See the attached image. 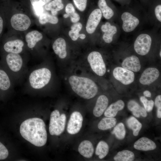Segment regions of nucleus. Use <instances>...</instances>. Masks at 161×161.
Here are the masks:
<instances>
[{
  "mask_svg": "<svg viewBox=\"0 0 161 161\" xmlns=\"http://www.w3.org/2000/svg\"><path fill=\"white\" fill-rule=\"evenodd\" d=\"M0 64L15 85L21 83L28 70V59L22 54L1 52Z\"/></svg>",
  "mask_w": 161,
  "mask_h": 161,
  "instance_id": "nucleus-1",
  "label": "nucleus"
},
{
  "mask_svg": "<svg viewBox=\"0 0 161 161\" xmlns=\"http://www.w3.org/2000/svg\"><path fill=\"white\" fill-rule=\"evenodd\" d=\"M41 63L28 70L23 88L25 92L38 93L47 88L52 80L50 68Z\"/></svg>",
  "mask_w": 161,
  "mask_h": 161,
  "instance_id": "nucleus-2",
  "label": "nucleus"
},
{
  "mask_svg": "<svg viewBox=\"0 0 161 161\" xmlns=\"http://www.w3.org/2000/svg\"><path fill=\"white\" fill-rule=\"evenodd\" d=\"M20 132L25 140L35 146L41 147L46 143V125L41 118L34 117L25 120L20 126Z\"/></svg>",
  "mask_w": 161,
  "mask_h": 161,
  "instance_id": "nucleus-3",
  "label": "nucleus"
},
{
  "mask_svg": "<svg viewBox=\"0 0 161 161\" xmlns=\"http://www.w3.org/2000/svg\"><path fill=\"white\" fill-rule=\"evenodd\" d=\"M68 80L72 90L84 99L92 98L98 92L97 84L89 78L72 75L69 77Z\"/></svg>",
  "mask_w": 161,
  "mask_h": 161,
  "instance_id": "nucleus-4",
  "label": "nucleus"
},
{
  "mask_svg": "<svg viewBox=\"0 0 161 161\" xmlns=\"http://www.w3.org/2000/svg\"><path fill=\"white\" fill-rule=\"evenodd\" d=\"M66 116L64 113L60 114L59 111L55 110L51 113L49 131L52 135L58 136L64 131L66 123Z\"/></svg>",
  "mask_w": 161,
  "mask_h": 161,
  "instance_id": "nucleus-5",
  "label": "nucleus"
},
{
  "mask_svg": "<svg viewBox=\"0 0 161 161\" xmlns=\"http://www.w3.org/2000/svg\"><path fill=\"white\" fill-rule=\"evenodd\" d=\"M87 60L92 71L99 76H103L106 71V66L101 54L94 51L88 55Z\"/></svg>",
  "mask_w": 161,
  "mask_h": 161,
  "instance_id": "nucleus-6",
  "label": "nucleus"
},
{
  "mask_svg": "<svg viewBox=\"0 0 161 161\" xmlns=\"http://www.w3.org/2000/svg\"><path fill=\"white\" fill-rule=\"evenodd\" d=\"M27 49L24 41L20 39L5 40L0 44L1 52L22 54Z\"/></svg>",
  "mask_w": 161,
  "mask_h": 161,
  "instance_id": "nucleus-7",
  "label": "nucleus"
},
{
  "mask_svg": "<svg viewBox=\"0 0 161 161\" xmlns=\"http://www.w3.org/2000/svg\"><path fill=\"white\" fill-rule=\"evenodd\" d=\"M43 37L42 34L37 30L28 32L25 36L27 49L36 57L39 52L38 43L42 40Z\"/></svg>",
  "mask_w": 161,
  "mask_h": 161,
  "instance_id": "nucleus-8",
  "label": "nucleus"
},
{
  "mask_svg": "<svg viewBox=\"0 0 161 161\" xmlns=\"http://www.w3.org/2000/svg\"><path fill=\"white\" fill-rule=\"evenodd\" d=\"M152 43L151 37L146 34H141L136 38L134 43L136 52L141 55L147 54L150 51Z\"/></svg>",
  "mask_w": 161,
  "mask_h": 161,
  "instance_id": "nucleus-9",
  "label": "nucleus"
},
{
  "mask_svg": "<svg viewBox=\"0 0 161 161\" xmlns=\"http://www.w3.org/2000/svg\"><path fill=\"white\" fill-rule=\"evenodd\" d=\"M10 22L13 28L20 31L27 30L31 24V21L29 16L22 13H17L13 15Z\"/></svg>",
  "mask_w": 161,
  "mask_h": 161,
  "instance_id": "nucleus-10",
  "label": "nucleus"
},
{
  "mask_svg": "<svg viewBox=\"0 0 161 161\" xmlns=\"http://www.w3.org/2000/svg\"><path fill=\"white\" fill-rule=\"evenodd\" d=\"M114 78L123 84L127 85L132 83L134 80L133 72L123 67H117L113 71Z\"/></svg>",
  "mask_w": 161,
  "mask_h": 161,
  "instance_id": "nucleus-11",
  "label": "nucleus"
},
{
  "mask_svg": "<svg viewBox=\"0 0 161 161\" xmlns=\"http://www.w3.org/2000/svg\"><path fill=\"white\" fill-rule=\"evenodd\" d=\"M83 117L81 114L78 111L73 112L68 121L67 131L71 134H75L80 130L82 125Z\"/></svg>",
  "mask_w": 161,
  "mask_h": 161,
  "instance_id": "nucleus-12",
  "label": "nucleus"
},
{
  "mask_svg": "<svg viewBox=\"0 0 161 161\" xmlns=\"http://www.w3.org/2000/svg\"><path fill=\"white\" fill-rule=\"evenodd\" d=\"M15 85L10 77L0 64V91L1 94L13 91Z\"/></svg>",
  "mask_w": 161,
  "mask_h": 161,
  "instance_id": "nucleus-13",
  "label": "nucleus"
},
{
  "mask_svg": "<svg viewBox=\"0 0 161 161\" xmlns=\"http://www.w3.org/2000/svg\"><path fill=\"white\" fill-rule=\"evenodd\" d=\"M121 19L123 22V29L126 32L133 31L138 26L140 22L137 18L128 12H124L122 14Z\"/></svg>",
  "mask_w": 161,
  "mask_h": 161,
  "instance_id": "nucleus-14",
  "label": "nucleus"
},
{
  "mask_svg": "<svg viewBox=\"0 0 161 161\" xmlns=\"http://www.w3.org/2000/svg\"><path fill=\"white\" fill-rule=\"evenodd\" d=\"M102 16V13L99 9H95L91 12L86 26L87 33L92 34L94 32L101 20Z\"/></svg>",
  "mask_w": 161,
  "mask_h": 161,
  "instance_id": "nucleus-15",
  "label": "nucleus"
},
{
  "mask_svg": "<svg viewBox=\"0 0 161 161\" xmlns=\"http://www.w3.org/2000/svg\"><path fill=\"white\" fill-rule=\"evenodd\" d=\"M159 75L160 72L157 68L149 67L143 71L140 78L139 81L142 84L149 85L157 80Z\"/></svg>",
  "mask_w": 161,
  "mask_h": 161,
  "instance_id": "nucleus-16",
  "label": "nucleus"
},
{
  "mask_svg": "<svg viewBox=\"0 0 161 161\" xmlns=\"http://www.w3.org/2000/svg\"><path fill=\"white\" fill-rule=\"evenodd\" d=\"M123 68L132 71L138 72L140 69V61L137 56L132 55L126 57L122 63Z\"/></svg>",
  "mask_w": 161,
  "mask_h": 161,
  "instance_id": "nucleus-17",
  "label": "nucleus"
},
{
  "mask_svg": "<svg viewBox=\"0 0 161 161\" xmlns=\"http://www.w3.org/2000/svg\"><path fill=\"white\" fill-rule=\"evenodd\" d=\"M55 53L61 59L65 58L67 56L66 44L65 40L61 38L56 39L52 45Z\"/></svg>",
  "mask_w": 161,
  "mask_h": 161,
  "instance_id": "nucleus-18",
  "label": "nucleus"
},
{
  "mask_svg": "<svg viewBox=\"0 0 161 161\" xmlns=\"http://www.w3.org/2000/svg\"><path fill=\"white\" fill-rule=\"evenodd\" d=\"M157 146L155 143L151 140L146 137H142L134 143V148L138 150L148 151L155 149Z\"/></svg>",
  "mask_w": 161,
  "mask_h": 161,
  "instance_id": "nucleus-19",
  "label": "nucleus"
},
{
  "mask_svg": "<svg viewBox=\"0 0 161 161\" xmlns=\"http://www.w3.org/2000/svg\"><path fill=\"white\" fill-rule=\"evenodd\" d=\"M108 102V99L106 95H100L97 99L93 109L94 115L96 117L100 116L106 109Z\"/></svg>",
  "mask_w": 161,
  "mask_h": 161,
  "instance_id": "nucleus-20",
  "label": "nucleus"
},
{
  "mask_svg": "<svg viewBox=\"0 0 161 161\" xmlns=\"http://www.w3.org/2000/svg\"><path fill=\"white\" fill-rule=\"evenodd\" d=\"M101 29L104 33L102 37L104 41L107 43H111L112 41L114 35L117 32L116 27L111 25L109 23L107 22L101 26Z\"/></svg>",
  "mask_w": 161,
  "mask_h": 161,
  "instance_id": "nucleus-21",
  "label": "nucleus"
},
{
  "mask_svg": "<svg viewBox=\"0 0 161 161\" xmlns=\"http://www.w3.org/2000/svg\"><path fill=\"white\" fill-rule=\"evenodd\" d=\"M78 151L83 157L89 158L92 156L94 152V148L90 141L88 140H84L79 144Z\"/></svg>",
  "mask_w": 161,
  "mask_h": 161,
  "instance_id": "nucleus-22",
  "label": "nucleus"
},
{
  "mask_svg": "<svg viewBox=\"0 0 161 161\" xmlns=\"http://www.w3.org/2000/svg\"><path fill=\"white\" fill-rule=\"evenodd\" d=\"M124 106V102L122 100H119L111 104L106 109L104 115L107 117H114L116 116L118 111L123 109Z\"/></svg>",
  "mask_w": 161,
  "mask_h": 161,
  "instance_id": "nucleus-23",
  "label": "nucleus"
},
{
  "mask_svg": "<svg viewBox=\"0 0 161 161\" xmlns=\"http://www.w3.org/2000/svg\"><path fill=\"white\" fill-rule=\"evenodd\" d=\"M127 107L128 109L132 112L133 114L136 117H139L140 115L146 117L147 115L145 109L141 106L136 101L131 100L128 103Z\"/></svg>",
  "mask_w": 161,
  "mask_h": 161,
  "instance_id": "nucleus-24",
  "label": "nucleus"
},
{
  "mask_svg": "<svg viewBox=\"0 0 161 161\" xmlns=\"http://www.w3.org/2000/svg\"><path fill=\"white\" fill-rule=\"evenodd\" d=\"M98 5L105 18L109 19L113 16V10L108 6L105 0H99Z\"/></svg>",
  "mask_w": 161,
  "mask_h": 161,
  "instance_id": "nucleus-25",
  "label": "nucleus"
},
{
  "mask_svg": "<svg viewBox=\"0 0 161 161\" xmlns=\"http://www.w3.org/2000/svg\"><path fill=\"white\" fill-rule=\"evenodd\" d=\"M116 123L117 120L115 118L107 117L103 118L100 121L97 126L99 129L105 130L114 126Z\"/></svg>",
  "mask_w": 161,
  "mask_h": 161,
  "instance_id": "nucleus-26",
  "label": "nucleus"
},
{
  "mask_svg": "<svg viewBox=\"0 0 161 161\" xmlns=\"http://www.w3.org/2000/svg\"><path fill=\"white\" fill-rule=\"evenodd\" d=\"M134 154L132 152L123 150L119 152L114 157V159L116 161H132L134 160Z\"/></svg>",
  "mask_w": 161,
  "mask_h": 161,
  "instance_id": "nucleus-27",
  "label": "nucleus"
},
{
  "mask_svg": "<svg viewBox=\"0 0 161 161\" xmlns=\"http://www.w3.org/2000/svg\"><path fill=\"white\" fill-rule=\"evenodd\" d=\"M109 148L108 144L103 141H100L98 143L95 152L96 155L98 156L100 159H102L108 154Z\"/></svg>",
  "mask_w": 161,
  "mask_h": 161,
  "instance_id": "nucleus-28",
  "label": "nucleus"
},
{
  "mask_svg": "<svg viewBox=\"0 0 161 161\" xmlns=\"http://www.w3.org/2000/svg\"><path fill=\"white\" fill-rule=\"evenodd\" d=\"M127 123L129 127L132 130L133 135L135 136H137L142 128L141 123L133 117L128 119Z\"/></svg>",
  "mask_w": 161,
  "mask_h": 161,
  "instance_id": "nucleus-29",
  "label": "nucleus"
},
{
  "mask_svg": "<svg viewBox=\"0 0 161 161\" xmlns=\"http://www.w3.org/2000/svg\"><path fill=\"white\" fill-rule=\"evenodd\" d=\"M39 21L41 24H44L47 23L56 24L58 23V19L55 16L46 12L43 13L39 16Z\"/></svg>",
  "mask_w": 161,
  "mask_h": 161,
  "instance_id": "nucleus-30",
  "label": "nucleus"
},
{
  "mask_svg": "<svg viewBox=\"0 0 161 161\" xmlns=\"http://www.w3.org/2000/svg\"><path fill=\"white\" fill-rule=\"evenodd\" d=\"M65 12L70 17L71 22L73 23L77 22L80 19L79 15L75 12V8L71 3L68 4L65 7Z\"/></svg>",
  "mask_w": 161,
  "mask_h": 161,
  "instance_id": "nucleus-31",
  "label": "nucleus"
},
{
  "mask_svg": "<svg viewBox=\"0 0 161 161\" xmlns=\"http://www.w3.org/2000/svg\"><path fill=\"white\" fill-rule=\"evenodd\" d=\"M64 7L62 0H53L46 4L45 8L48 11L54 10L58 12L62 10Z\"/></svg>",
  "mask_w": 161,
  "mask_h": 161,
  "instance_id": "nucleus-32",
  "label": "nucleus"
},
{
  "mask_svg": "<svg viewBox=\"0 0 161 161\" xmlns=\"http://www.w3.org/2000/svg\"><path fill=\"white\" fill-rule=\"evenodd\" d=\"M112 134H114L118 139L122 140L124 138L126 134V131L124 124L120 123L117 124L114 128Z\"/></svg>",
  "mask_w": 161,
  "mask_h": 161,
  "instance_id": "nucleus-33",
  "label": "nucleus"
},
{
  "mask_svg": "<svg viewBox=\"0 0 161 161\" xmlns=\"http://www.w3.org/2000/svg\"><path fill=\"white\" fill-rule=\"evenodd\" d=\"M140 99L143 104L146 111L150 112L152 110L154 104L153 100H148L144 96H141Z\"/></svg>",
  "mask_w": 161,
  "mask_h": 161,
  "instance_id": "nucleus-34",
  "label": "nucleus"
},
{
  "mask_svg": "<svg viewBox=\"0 0 161 161\" xmlns=\"http://www.w3.org/2000/svg\"><path fill=\"white\" fill-rule=\"evenodd\" d=\"M77 8L80 11H84L86 8L87 0H73Z\"/></svg>",
  "mask_w": 161,
  "mask_h": 161,
  "instance_id": "nucleus-35",
  "label": "nucleus"
},
{
  "mask_svg": "<svg viewBox=\"0 0 161 161\" xmlns=\"http://www.w3.org/2000/svg\"><path fill=\"white\" fill-rule=\"evenodd\" d=\"M9 154L7 149L5 146L0 142V160L6 158Z\"/></svg>",
  "mask_w": 161,
  "mask_h": 161,
  "instance_id": "nucleus-36",
  "label": "nucleus"
},
{
  "mask_svg": "<svg viewBox=\"0 0 161 161\" xmlns=\"http://www.w3.org/2000/svg\"><path fill=\"white\" fill-rule=\"evenodd\" d=\"M52 0H30L33 7L34 6H43L49 3Z\"/></svg>",
  "mask_w": 161,
  "mask_h": 161,
  "instance_id": "nucleus-37",
  "label": "nucleus"
},
{
  "mask_svg": "<svg viewBox=\"0 0 161 161\" xmlns=\"http://www.w3.org/2000/svg\"><path fill=\"white\" fill-rule=\"evenodd\" d=\"M79 32L77 30H71L69 32V35L73 41H76L79 37Z\"/></svg>",
  "mask_w": 161,
  "mask_h": 161,
  "instance_id": "nucleus-38",
  "label": "nucleus"
},
{
  "mask_svg": "<svg viewBox=\"0 0 161 161\" xmlns=\"http://www.w3.org/2000/svg\"><path fill=\"white\" fill-rule=\"evenodd\" d=\"M4 18L3 13L0 12V38L3 31L4 24Z\"/></svg>",
  "mask_w": 161,
  "mask_h": 161,
  "instance_id": "nucleus-39",
  "label": "nucleus"
},
{
  "mask_svg": "<svg viewBox=\"0 0 161 161\" xmlns=\"http://www.w3.org/2000/svg\"><path fill=\"white\" fill-rule=\"evenodd\" d=\"M155 14L157 19L160 22L161 21V5L157 6L155 9Z\"/></svg>",
  "mask_w": 161,
  "mask_h": 161,
  "instance_id": "nucleus-40",
  "label": "nucleus"
},
{
  "mask_svg": "<svg viewBox=\"0 0 161 161\" xmlns=\"http://www.w3.org/2000/svg\"><path fill=\"white\" fill-rule=\"evenodd\" d=\"M154 104L155 106L157 108L161 107V95H159L156 98Z\"/></svg>",
  "mask_w": 161,
  "mask_h": 161,
  "instance_id": "nucleus-41",
  "label": "nucleus"
},
{
  "mask_svg": "<svg viewBox=\"0 0 161 161\" xmlns=\"http://www.w3.org/2000/svg\"><path fill=\"white\" fill-rule=\"evenodd\" d=\"M143 94L144 96L147 97H151V93L148 90H145Z\"/></svg>",
  "mask_w": 161,
  "mask_h": 161,
  "instance_id": "nucleus-42",
  "label": "nucleus"
},
{
  "mask_svg": "<svg viewBox=\"0 0 161 161\" xmlns=\"http://www.w3.org/2000/svg\"><path fill=\"white\" fill-rule=\"evenodd\" d=\"M157 115L158 118H161V107L157 108Z\"/></svg>",
  "mask_w": 161,
  "mask_h": 161,
  "instance_id": "nucleus-43",
  "label": "nucleus"
},
{
  "mask_svg": "<svg viewBox=\"0 0 161 161\" xmlns=\"http://www.w3.org/2000/svg\"><path fill=\"white\" fill-rule=\"evenodd\" d=\"M86 35L85 34L83 33L80 34L79 37L81 39H83L86 38Z\"/></svg>",
  "mask_w": 161,
  "mask_h": 161,
  "instance_id": "nucleus-44",
  "label": "nucleus"
},
{
  "mask_svg": "<svg viewBox=\"0 0 161 161\" xmlns=\"http://www.w3.org/2000/svg\"><path fill=\"white\" fill-rule=\"evenodd\" d=\"M69 16V15L67 13L63 15V17L64 18H68Z\"/></svg>",
  "mask_w": 161,
  "mask_h": 161,
  "instance_id": "nucleus-45",
  "label": "nucleus"
},
{
  "mask_svg": "<svg viewBox=\"0 0 161 161\" xmlns=\"http://www.w3.org/2000/svg\"><path fill=\"white\" fill-rule=\"evenodd\" d=\"M160 57H161V50L160 51Z\"/></svg>",
  "mask_w": 161,
  "mask_h": 161,
  "instance_id": "nucleus-46",
  "label": "nucleus"
},
{
  "mask_svg": "<svg viewBox=\"0 0 161 161\" xmlns=\"http://www.w3.org/2000/svg\"><path fill=\"white\" fill-rule=\"evenodd\" d=\"M1 94V92H0V94Z\"/></svg>",
  "mask_w": 161,
  "mask_h": 161,
  "instance_id": "nucleus-47",
  "label": "nucleus"
}]
</instances>
